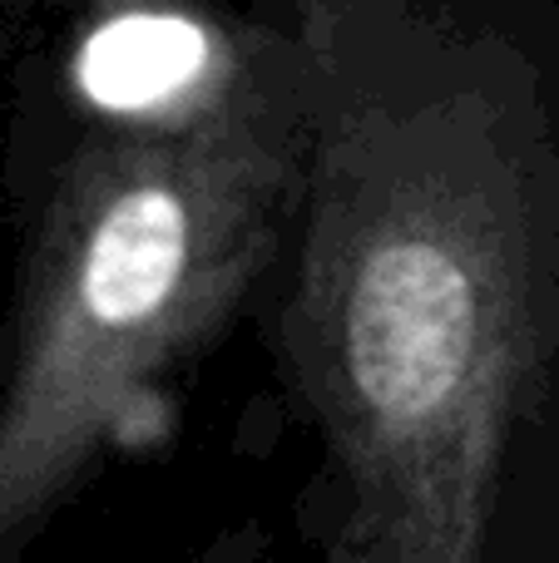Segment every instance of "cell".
<instances>
[{
  "label": "cell",
  "instance_id": "cell-3",
  "mask_svg": "<svg viewBox=\"0 0 559 563\" xmlns=\"http://www.w3.org/2000/svg\"><path fill=\"white\" fill-rule=\"evenodd\" d=\"M208 40L178 15H124L85 45L79 85L105 109H144L178 95L204 69Z\"/></svg>",
  "mask_w": 559,
  "mask_h": 563
},
{
  "label": "cell",
  "instance_id": "cell-1",
  "mask_svg": "<svg viewBox=\"0 0 559 563\" xmlns=\"http://www.w3.org/2000/svg\"><path fill=\"white\" fill-rule=\"evenodd\" d=\"M471 351V287L431 243L366 263L352 297V376L386 416L416 420L456 390Z\"/></svg>",
  "mask_w": 559,
  "mask_h": 563
},
{
  "label": "cell",
  "instance_id": "cell-2",
  "mask_svg": "<svg viewBox=\"0 0 559 563\" xmlns=\"http://www.w3.org/2000/svg\"><path fill=\"white\" fill-rule=\"evenodd\" d=\"M184 208L158 188L124 194L85 257V307L99 321H139L174 291L184 267Z\"/></svg>",
  "mask_w": 559,
  "mask_h": 563
}]
</instances>
